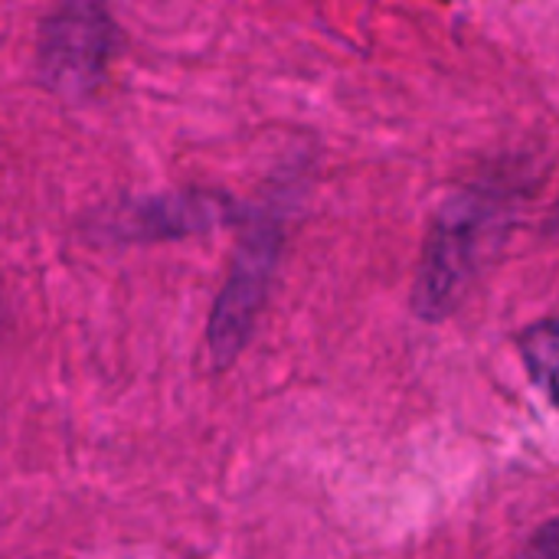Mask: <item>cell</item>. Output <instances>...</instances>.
Segmentation results:
<instances>
[{"instance_id": "obj_1", "label": "cell", "mask_w": 559, "mask_h": 559, "mask_svg": "<svg viewBox=\"0 0 559 559\" xmlns=\"http://www.w3.org/2000/svg\"><path fill=\"white\" fill-rule=\"evenodd\" d=\"M118 46V26L98 3H66L43 23L39 39V79L66 95H88Z\"/></svg>"}, {"instance_id": "obj_5", "label": "cell", "mask_w": 559, "mask_h": 559, "mask_svg": "<svg viewBox=\"0 0 559 559\" xmlns=\"http://www.w3.org/2000/svg\"><path fill=\"white\" fill-rule=\"evenodd\" d=\"M521 354H524V360L531 367L534 383H540L544 393L554 396V390H557V321L544 318L540 324L524 331Z\"/></svg>"}, {"instance_id": "obj_2", "label": "cell", "mask_w": 559, "mask_h": 559, "mask_svg": "<svg viewBox=\"0 0 559 559\" xmlns=\"http://www.w3.org/2000/svg\"><path fill=\"white\" fill-rule=\"evenodd\" d=\"M278 242H282L278 223H259L239 242L233 272H229V278L216 298L213 318H210V354L219 370H226L249 341V331L259 318L269 278H272V269L278 259Z\"/></svg>"}, {"instance_id": "obj_4", "label": "cell", "mask_w": 559, "mask_h": 559, "mask_svg": "<svg viewBox=\"0 0 559 559\" xmlns=\"http://www.w3.org/2000/svg\"><path fill=\"white\" fill-rule=\"evenodd\" d=\"M223 197L213 193H164L121 210V239H180L187 233L226 223Z\"/></svg>"}, {"instance_id": "obj_3", "label": "cell", "mask_w": 559, "mask_h": 559, "mask_svg": "<svg viewBox=\"0 0 559 559\" xmlns=\"http://www.w3.org/2000/svg\"><path fill=\"white\" fill-rule=\"evenodd\" d=\"M478 233H481V206L465 197L445 206L442 216L436 219L413 288V308L419 311L423 321L445 318L459 301V292L475 269Z\"/></svg>"}]
</instances>
